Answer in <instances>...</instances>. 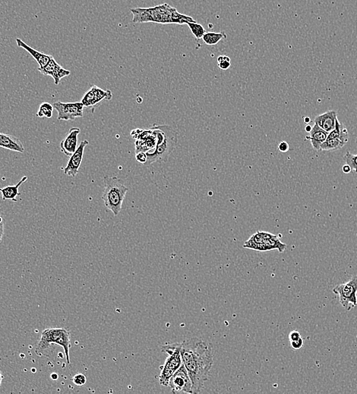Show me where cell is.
Wrapping results in <instances>:
<instances>
[{
	"mask_svg": "<svg viewBox=\"0 0 357 394\" xmlns=\"http://www.w3.org/2000/svg\"><path fill=\"white\" fill-rule=\"evenodd\" d=\"M181 357L192 381L193 393H198L208 380L212 368V346L197 337L186 339L181 343Z\"/></svg>",
	"mask_w": 357,
	"mask_h": 394,
	"instance_id": "6da1fadb",
	"label": "cell"
},
{
	"mask_svg": "<svg viewBox=\"0 0 357 394\" xmlns=\"http://www.w3.org/2000/svg\"><path fill=\"white\" fill-rule=\"evenodd\" d=\"M133 15V23L178 24L183 25L187 22H195L192 17L181 14L174 7L167 4L151 8H133L130 10Z\"/></svg>",
	"mask_w": 357,
	"mask_h": 394,
	"instance_id": "7a4b0ae2",
	"label": "cell"
},
{
	"mask_svg": "<svg viewBox=\"0 0 357 394\" xmlns=\"http://www.w3.org/2000/svg\"><path fill=\"white\" fill-rule=\"evenodd\" d=\"M103 182L104 189L102 195L103 204L114 216H118L122 210L123 204L129 188L126 186L124 180L117 177L105 176Z\"/></svg>",
	"mask_w": 357,
	"mask_h": 394,
	"instance_id": "3957f363",
	"label": "cell"
},
{
	"mask_svg": "<svg viewBox=\"0 0 357 394\" xmlns=\"http://www.w3.org/2000/svg\"><path fill=\"white\" fill-rule=\"evenodd\" d=\"M161 350L167 355L164 365L161 367L159 382L162 386H168L172 376L183 365L181 357V343H169L161 347Z\"/></svg>",
	"mask_w": 357,
	"mask_h": 394,
	"instance_id": "277c9868",
	"label": "cell"
},
{
	"mask_svg": "<svg viewBox=\"0 0 357 394\" xmlns=\"http://www.w3.org/2000/svg\"><path fill=\"white\" fill-rule=\"evenodd\" d=\"M55 343L62 346L66 354L67 364H70L69 349H70V334L65 328H47L41 334V340L37 346L36 353L39 354L49 349L50 345Z\"/></svg>",
	"mask_w": 357,
	"mask_h": 394,
	"instance_id": "5b68a950",
	"label": "cell"
},
{
	"mask_svg": "<svg viewBox=\"0 0 357 394\" xmlns=\"http://www.w3.org/2000/svg\"><path fill=\"white\" fill-rule=\"evenodd\" d=\"M160 127L164 131V140L157 146L155 150L146 152L148 159L145 165H150L158 161H166L176 147L178 133L170 126L160 125Z\"/></svg>",
	"mask_w": 357,
	"mask_h": 394,
	"instance_id": "8992f818",
	"label": "cell"
},
{
	"mask_svg": "<svg viewBox=\"0 0 357 394\" xmlns=\"http://www.w3.org/2000/svg\"><path fill=\"white\" fill-rule=\"evenodd\" d=\"M244 247L259 252L278 250L280 253H283L287 249V245L281 242L277 235L269 232H257L246 241Z\"/></svg>",
	"mask_w": 357,
	"mask_h": 394,
	"instance_id": "52a82bcc",
	"label": "cell"
},
{
	"mask_svg": "<svg viewBox=\"0 0 357 394\" xmlns=\"http://www.w3.org/2000/svg\"><path fill=\"white\" fill-rule=\"evenodd\" d=\"M333 292L338 296L340 304L346 311L352 310L357 306V275L334 287Z\"/></svg>",
	"mask_w": 357,
	"mask_h": 394,
	"instance_id": "ba28073f",
	"label": "cell"
},
{
	"mask_svg": "<svg viewBox=\"0 0 357 394\" xmlns=\"http://www.w3.org/2000/svg\"><path fill=\"white\" fill-rule=\"evenodd\" d=\"M55 110L58 112V121H74L83 117L84 106L81 102L63 103L58 101L53 103Z\"/></svg>",
	"mask_w": 357,
	"mask_h": 394,
	"instance_id": "9c48e42d",
	"label": "cell"
},
{
	"mask_svg": "<svg viewBox=\"0 0 357 394\" xmlns=\"http://www.w3.org/2000/svg\"><path fill=\"white\" fill-rule=\"evenodd\" d=\"M168 386H170L173 393H193L192 381L183 364L172 376L169 381Z\"/></svg>",
	"mask_w": 357,
	"mask_h": 394,
	"instance_id": "30bf717a",
	"label": "cell"
},
{
	"mask_svg": "<svg viewBox=\"0 0 357 394\" xmlns=\"http://www.w3.org/2000/svg\"><path fill=\"white\" fill-rule=\"evenodd\" d=\"M112 93L109 90H103L96 85L89 89L81 99V103L84 108L95 107L103 101L112 100Z\"/></svg>",
	"mask_w": 357,
	"mask_h": 394,
	"instance_id": "8fae6325",
	"label": "cell"
},
{
	"mask_svg": "<svg viewBox=\"0 0 357 394\" xmlns=\"http://www.w3.org/2000/svg\"><path fill=\"white\" fill-rule=\"evenodd\" d=\"M89 144L87 140H84L81 142L79 146H78L75 152L72 154L68 161L67 165L64 168V174L71 177H75L79 171L81 161L84 155V149Z\"/></svg>",
	"mask_w": 357,
	"mask_h": 394,
	"instance_id": "7c38bea8",
	"label": "cell"
},
{
	"mask_svg": "<svg viewBox=\"0 0 357 394\" xmlns=\"http://www.w3.org/2000/svg\"><path fill=\"white\" fill-rule=\"evenodd\" d=\"M38 71L43 75L52 77L54 81L55 85H59L61 80L69 76L71 73L70 71L63 69L61 65H59L53 57L46 66L44 68H39Z\"/></svg>",
	"mask_w": 357,
	"mask_h": 394,
	"instance_id": "4fadbf2b",
	"label": "cell"
},
{
	"mask_svg": "<svg viewBox=\"0 0 357 394\" xmlns=\"http://www.w3.org/2000/svg\"><path fill=\"white\" fill-rule=\"evenodd\" d=\"M81 133L78 127H72L67 135L60 142L61 152L68 156H71L78 148V137Z\"/></svg>",
	"mask_w": 357,
	"mask_h": 394,
	"instance_id": "5bb4252c",
	"label": "cell"
},
{
	"mask_svg": "<svg viewBox=\"0 0 357 394\" xmlns=\"http://www.w3.org/2000/svg\"><path fill=\"white\" fill-rule=\"evenodd\" d=\"M337 113L336 111L330 110L318 115L315 118V124L319 126L326 132L330 133L335 128Z\"/></svg>",
	"mask_w": 357,
	"mask_h": 394,
	"instance_id": "9a60e30c",
	"label": "cell"
},
{
	"mask_svg": "<svg viewBox=\"0 0 357 394\" xmlns=\"http://www.w3.org/2000/svg\"><path fill=\"white\" fill-rule=\"evenodd\" d=\"M16 44H17L18 47L26 50L37 61L40 68H44V66H46L49 63V62L51 60L52 58H53V56H50V55L41 53V52L38 51L35 49L30 47L26 43L21 40L20 38H16Z\"/></svg>",
	"mask_w": 357,
	"mask_h": 394,
	"instance_id": "2e32d148",
	"label": "cell"
},
{
	"mask_svg": "<svg viewBox=\"0 0 357 394\" xmlns=\"http://www.w3.org/2000/svg\"><path fill=\"white\" fill-rule=\"evenodd\" d=\"M0 147L20 153L25 151V147L19 138L4 133H0Z\"/></svg>",
	"mask_w": 357,
	"mask_h": 394,
	"instance_id": "e0dca14e",
	"label": "cell"
},
{
	"mask_svg": "<svg viewBox=\"0 0 357 394\" xmlns=\"http://www.w3.org/2000/svg\"><path fill=\"white\" fill-rule=\"evenodd\" d=\"M309 134H310V136L306 137V140L311 142L312 148L315 150L320 151L321 145L327 140L329 133L326 132L325 130H323L319 126L315 124Z\"/></svg>",
	"mask_w": 357,
	"mask_h": 394,
	"instance_id": "ac0fdd59",
	"label": "cell"
},
{
	"mask_svg": "<svg viewBox=\"0 0 357 394\" xmlns=\"http://www.w3.org/2000/svg\"><path fill=\"white\" fill-rule=\"evenodd\" d=\"M28 180V177L24 176L22 180L19 182L16 185L13 186H7L4 187L0 188V192L2 193L3 201H12L13 202H17L16 197L17 195H20L19 189L24 183Z\"/></svg>",
	"mask_w": 357,
	"mask_h": 394,
	"instance_id": "d6986e66",
	"label": "cell"
},
{
	"mask_svg": "<svg viewBox=\"0 0 357 394\" xmlns=\"http://www.w3.org/2000/svg\"><path fill=\"white\" fill-rule=\"evenodd\" d=\"M328 138L340 139V140L344 142L345 143H347L348 140H349L348 130H346V127L343 124L340 123V121H338V118L336 120L335 128L328 134Z\"/></svg>",
	"mask_w": 357,
	"mask_h": 394,
	"instance_id": "ffe728a7",
	"label": "cell"
},
{
	"mask_svg": "<svg viewBox=\"0 0 357 394\" xmlns=\"http://www.w3.org/2000/svg\"><path fill=\"white\" fill-rule=\"evenodd\" d=\"M226 33L224 31H221L219 33L206 32L201 39L206 45L214 46L217 45L220 41L226 39Z\"/></svg>",
	"mask_w": 357,
	"mask_h": 394,
	"instance_id": "44dd1931",
	"label": "cell"
},
{
	"mask_svg": "<svg viewBox=\"0 0 357 394\" xmlns=\"http://www.w3.org/2000/svg\"><path fill=\"white\" fill-rule=\"evenodd\" d=\"M345 144H346V143L342 141V140H340V139L327 138V140H326L325 141L322 143V145H321L320 151H327V152H329V151L337 150V149H341Z\"/></svg>",
	"mask_w": 357,
	"mask_h": 394,
	"instance_id": "7402d4cb",
	"label": "cell"
},
{
	"mask_svg": "<svg viewBox=\"0 0 357 394\" xmlns=\"http://www.w3.org/2000/svg\"><path fill=\"white\" fill-rule=\"evenodd\" d=\"M186 25H188L191 32H192V35H194L196 40L201 39L206 33V30L204 29V27L201 24L197 23L196 22H187Z\"/></svg>",
	"mask_w": 357,
	"mask_h": 394,
	"instance_id": "603a6c76",
	"label": "cell"
},
{
	"mask_svg": "<svg viewBox=\"0 0 357 394\" xmlns=\"http://www.w3.org/2000/svg\"><path fill=\"white\" fill-rule=\"evenodd\" d=\"M53 109H54V107L50 103H41L39 107V110H38V113H37V116L39 117V118H52Z\"/></svg>",
	"mask_w": 357,
	"mask_h": 394,
	"instance_id": "cb8c5ba5",
	"label": "cell"
},
{
	"mask_svg": "<svg viewBox=\"0 0 357 394\" xmlns=\"http://www.w3.org/2000/svg\"><path fill=\"white\" fill-rule=\"evenodd\" d=\"M343 158L346 161V164L349 165L352 170L353 169L355 172L357 173V155H353L349 152H346Z\"/></svg>",
	"mask_w": 357,
	"mask_h": 394,
	"instance_id": "d4e9b609",
	"label": "cell"
},
{
	"mask_svg": "<svg viewBox=\"0 0 357 394\" xmlns=\"http://www.w3.org/2000/svg\"><path fill=\"white\" fill-rule=\"evenodd\" d=\"M217 64L221 70H227L230 68V59L226 56H220L217 58Z\"/></svg>",
	"mask_w": 357,
	"mask_h": 394,
	"instance_id": "484cf974",
	"label": "cell"
},
{
	"mask_svg": "<svg viewBox=\"0 0 357 394\" xmlns=\"http://www.w3.org/2000/svg\"><path fill=\"white\" fill-rule=\"evenodd\" d=\"M72 381L77 386H83V385L85 384L87 378H86V376L84 374L78 373V374H76L74 376L73 378H72Z\"/></svg>",
	"mask_w": 357,
	"mask_h": 394,
	"instance_id": "4316f807",
	"label": "cell"
},
{
	"mask_svg": "<svg viewBox=\"0 0 357 394\" xmlns=\"http://www.w3.org/2000/svg\"><path fill=\"white\" fill-rule=\"evenodd\" d=\"M290 346L292 349L294 350H299V349L303 348V338H300L299 340H294V341H290Z\"/></svg>",
	"mask_w": 357,
	"mask_h": 394,
	"instance_id": "83f0119b",
	"label": "cell"
},
{
	"mask_svg": "<svg viewBox=\"0 0 357 394\" xmlns=\"http://www.w3.org/2000/svg\"><path fill=\"white\" fill-rule=\"evenodd\" d=\"M136 158L138 162L143 164V165H145V163L147 162V159H148V158H147L146 153L143 152H137V153H136Z\"/></svg>",
	"mask_w": 357,
	"mask_h": 394,
	"instance_id": "f1b7e54d",
	"label": "cell"
},
{
	"mask_svg": "<svg viewBox=\"0 0 357 394\" xmlns=\"http://www.w3.org/2000/svg\"><path fill=\"white\" fill-rule=\"evenodd\" d=\"M301 334L297 331H293L289 334V340L290 341H294V340H299L301 338Z\"/></svg>",
	"mask_w": 357,
	"mask_h": 394,
	"instance_id": "f546056e",
	"label": "cell"
},
{
	"mask_svg": "<svg viewBox=\"0 0 357 394\" xmlns=\"http://www.w3.org/2000/svg\"><path fill=\"white\" fill-rule=\"evenodd\" d=\"M278 149L281 152H287L290 149V146H289L287 142L283 141L280 143L279 146H278Z\"/></svg>",
	"mask_w": 357,
	"mask_h": 394,
	"instance_id": "4dcf8cb0",
	"label": "cell"
},
{
	"mask_svg": "<svg viewBox=\"0 0 357 394\" xmlns=\"http://www.w3.org/2000/svg\"><path fill=\"white\" fill-rule=\"evenodd\" d=\"M342 170H343V172L345 173V174H349V172L352 171V168H351V167L349 166V165H347V164L343 165Z\"/></svg>",
	"mask_w": 357,
	"mask_h": 394,
	"instance_id": "1f68e13d",
	"label": "cell"
},
{
	"mask_svg": "<svg viewBox=\"0 0 357 394\" xmlns=\"http://www.w3.org/2000/svg\"><path fill=\"white\" fill-rule=\"evenodd\" d=\"M4 234V222L0 223V243L2 242L3 237Z\"/></svg>",
	"mask_w": 357,
	"mask_h": 394,
	"instance_id": "d6a6232c",
	"label": "cell"
},
{
	"mask_svg": "<svg viewBox=\"0 0 357 394\" xmlns=\"http://www.w3.org/2000/svg\"><path fill=\"white\" fill-rule=\"evenodd\" d=\"M58 377H59V376H58L56 373H53V374H51V378L53 379V380H57Z\"/></svg>",
	"mask_w": 357,
	"mask_h": 394,
	"instance_id": "836d02e7",
	"label": "cell"
},
{
	"mask_svg": "<svg viewBox=\"0 0 357 394\" xmlns=\"http://www.w3.org/2000/svg\"><path fill=\"white\" fill-rule=\"evenodd\" d=\"M312 127H311L310 125H307L306 127V132L310 133L311 130H312Z\"/></svg>",
	"mask_w": 357,
	"mask_h": 394,
	"instance_id": "e575fe53",
	"label": "cell"
},
{
	"mask_svg": "<svg viewBox=\"0 0 357 394\" xmlns=\"http://www.w3.org/2000/svg\"><path fill=\"white\" fill-rule=\"evenodd\" d=\"M3 378H4V375H3L2 372L0 371V387H1V385H2Z\"/></svg>",
	"mask_w": 357,
	"mask_h": 394,
	"instance_id": "d590c367",
	"label": "cell"
},
{
	"mask_svg": "<svg viewBox=\"0 0 357 394\" xmlns=\"http://www.w3.org/2000/svg\"><path fill=\"white\" fill-rule=\"evenodd\" d=\"M309 122H310V118H309V117H306V118H305V123Z\"/></svg>",
	"mask_w": 357,
	"mask_h": 394,
	"instance_id": "8d00e7d4",
	"label": "cell"
},
{
	"mask_svg": "<svg viewBox=\"0 0 357 394\" xmlns=\"http://www.w3.org/2000/svg\"><path fill=\"white\" fill-rule=\"evenodd\" d=\"M3 222H4V221H3V218L1 217V216H0V223Z\"/></svg>",
	"mask_w": 357,
	"mask_h": 394,
	"instance_id": "74e56055",
	"label": "cell"
}]
</instances>
